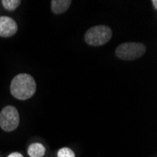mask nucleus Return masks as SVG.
Here are the masks:
<instances>
[{
	"label": "nucleus",
	"instance_id": "nucleus-10",
	"mask_svg": "<svg viewBox=\"0 0 157 157\" xmlns=\"http://www.w3.org/2000/svg\"><path fill=\"white\" fill-rule=\"evenodd\" d=\"M8 157H24L20 152H12Z\"/></svg>",
	"mask_w": 157,
	"mask_h": 157
},
{
	"label": "nucleus",
	"instance_id": "nucleus-6",
	"mask_svg": "<svg viewBox=\"0 0 157 157\" xmlns=\"http://www.w3.org/2000/svg\"><path fill=\"white\" fill-rule=\"evenodd\" d=\"M72 4L71 0H52L51 8L52 11L56 14H61L65 12Z\"/></svg>",
	"mask_w": 157,
	"mask_h": 157
},
{
	"label": "nucleus",
	"instance_id": "nucleus-1",
	"mask_svg": "<svg viewBox=\"0 0 157 157\" xmlns=\"http://www.w3.org/2000/svg\"><path fill=\"white\" fill-rule=\"evenodd\" d=\"M35 79L28 74H19L14 76L10 83L11 95L21 101L31 98L36 92Z\"/></svg>",
	"mask_w": 157,
	"mask_h": 157
},
{
	"label": "nucleus",
	"instance_id": "nucleus-4",
	"mask_svg": "<svg viewBox=\"0 0 157 157\" xmlns=\"http://www.w3.org/2000/svg\"><path fill=\"white\" fill-rule=\"evenodd\" d=\"M20 116L17 108L12 105L5 106L0 112V127L6 132H12L19 126Z\"/></svg>",
	"mask_w": 157,
	"mask_h": 157
},
{
	"label": "nucleus",
	"instance_id": "nucleus-3",
	"mask_svg": "<svg viewBox=\"0 0 157 157\" xmlns=\"http://www.w3.org/2000/svg\"><path fill=\"white\" fill-rule=\"evenodd\" d=\"M146 53V46L140 42H124L116 49V56L121 60H135Z\"/></svg>",
	"mask_w": 157,
	"mask_h": 157
},
{
	"label": "nucleus",
	"instance_id": "nucleus-2",
	"mask_svg": "<svg viewBox=\"0 0 157 157\" xmlns=\"http://www.w3.org/2000/svg\"><path fill=\"white\" fill-rule=\"evenodd\" d=\"M112 30L107 25H99L90 27L85 34V41L91 46H101L110 40Z\"/></svg>",
	"mask_w": 157,
	"mask_h": 157
},
{
	"label": "nucleus",
	"instance_id": "nucleus-7",
	"mask_svg": "<svg viewBox=\"0 0 157 157\" xmlns=\"http://www.w3.org/2000/svg\"><path fill=\"white\" fill-rule=\"evenodd\" d=\"M27 153L30 157H42L45 154V148L40 143H32L27 149Z\"/></svg>",
	"mask_w": 157,
	"mask_h": 157
},
{
	"label": "nucleus",
	"instance_id": "nucleus-5",
	"mask_svg": "<svg viewBox=\"0 0 157 157\" xmlns=\"http://www.w3.org/2000/svg\"><path fill=\"white\" fill-rule=\"evenodd\" d=\"M18 25L12 18L8 16H0V37L10 38L15 35Z\"/></svg>",
	"mask_w": 157,
	"mask_h": 157
},
{
	"label": "nucleus",
	"instance_id": "nucleus-9",
	"mask_svg": "<svg viewBox=\"0 0 157 157\" xmlns=\"http://www.w3.org/2000/svg\"><path fill=\"white\" fill-rule=\"evenodd\" d=\"M58 157H75V154L73 151V150L64 147L58 151Z\"/></svg>",
	"mask_w": 157,
	"mask_h": 157
},
{
	"label": "nucleus",
	"instance_id": "nucleus-11",
	"mask_svg": "<svg viewBox=\"0 0 157 157\" xmlns=\"http://www.w3.org/2000/svg\"><path fill=\"white\" fill-rule=\"evenodd\" d=\"M151 3H152V5H153V8L156 10V9H157V1H156V0H152Z\"/></svg>",
	"mask_w": 157,
	"mask_h": 157
},
{
	"label": "nucleus",
	"instance_id": "nucleus-8",
	"mask_svg": "<svg viewBox=\"0 0 157 157\" xmlns=\"http://www.w3.org/2000/svg\"><path fill=\"white\" fill-rule=\"evenodd\" d=\"M1 3L7 10L12 11L14 10H16L22 2L20 0H2Z\"/></svg>",
	"mask_w": 157,
	"mask_h": 157
}]
</instances>
